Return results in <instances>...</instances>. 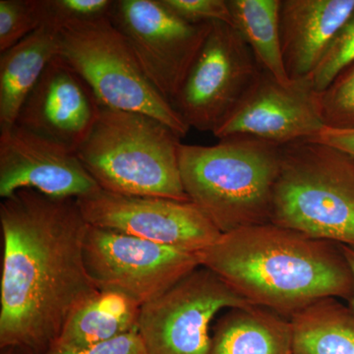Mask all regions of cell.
<instances>
[{
    "mask_svg": "<svg viewBox=\"0 0 354 354\" xmlns=\"http://www.w3.org/2000/svg\"><path fill=\"white\" fill-rule=\"evenodd\" d=\"M342 246V250H344V255H346V259H348L349 266H351V271L353 272L354 278V248L348 246ZM348 306L351 307V310L354 312V292L353 299L348 302Z\"/></svg>",
    "mask_w": 354,
    "mask_h": 354,
    "instance_id": "83f0119b",
    "label": "cell"
},
{
    "mask_svg": "<svg viewBox=\"0 0 354 354\" xmlns=\"http://www.w3.org/2000/svg\"><path fill=\"white\" fill-rule=\"evenodd\" d=\"M281 146L246 135L179 149L184 191L221 234L270 223Z\"/></svg>",
    "mask_w": 354,
    "mask_h": 354,
    "instance_id": "3957f363",
    "label": "cell"
},
{
    "mask_svg": "<svg viewBox=\"0 0 354 354\" xmlns=\"http://www.w3.org/2000/svg\"><path fill=\"white\" fill-rule=\"evenodd\" d=\"M141 307L118 291L99 290L70 314L53 346L82 349L138 330Z\"/></svg>",
    "mask_w": 354,
    "mask_h": 354,
    "instance_id": "ac0fdd59",
    "label": "cell"
},
{
    "mask_svg": "<svg viewBox=\"0 0 354 354\" xmlns=\"http://www.w3.org/2000/svg\"><path fill=\"white\" fill-rule=\"evenodd\" d=\"M248 305L216 274L200 267L142 305L138 332L147 354H209L216 314Z\"/></svg>",
    "mask_w": 354,
    "mask_h": 354,
    "instance_id": "9c48e42d",
    "label": "cell"
},
{
    "mask_svg": "<svg viewBox=\"0 0 354 354\" xmlns=\"http://www.w3.org/2000/svg\"><path fill=\"white\" fill-rule=\"evenodd\" d=\"M270 223L354 248V158L312 140L281 146Z\"/></svg>",
    "mask_w": 354,
    "mask_h": 354,
    "instance_id": "5b68a950",
    "label": "cell"
},
{
    "mask_svg": "<svg viewBox=\"0 0 354 354\" xmlns=\"http://www.w3.org/2000/svg\"><path fill=\"white\" fill-rule=\"evenodd\" d=\"M200 257L248 304L286 318L326 298L353 299V272L342 245L272 223L223 234Z\"/></svg>",
    "mask_w": 354,
    "mask_h": 354,
    "instance_id": "7a4b0ae2",
    "label": "cell"
},
{
    "mask_svg": "<svg viewBox=\"0 0 354 354\" xmlns=\"http://www.w3.org/2000/svg\"><path fill=\"white\" fill-rule=\"evenodd\" d=\"M232 25L250 46L262 68L283 84L286 74L279 36L281 0H227Z\"/></svg>",
    "mask_w": 354,
    "mask_h": 354,
    "instance_id": "ffe728a7",
    "label": "cell"
},
{
    "mask_svg": "<svg viewBox=\"0 0 354 354\" xmlns=\"http://www.w3.org/2000/svg\"><path fill=\"white\" fill-rule=\"evenodd\" d=\"M57 55L82 77L101 106L152 116L181 137L189 131L171 102L148 80L109 18L62 30Z\"/></svg>",
    "mask_w": 354,
    "mask_h": 354,
    "instance_id": "8992f818",
    "label": "cell"
},
{
    "mask_svg": "<svg viewBox=\"0 0 354 354\" xmlns=\"http://www.w3.org/2000/svg\"><path fill=\"white\" fill-rule=\"evenodd\" d=\"M84 259L97 290H114L144 305L201 267L191 252L88 225Z\"/></svg>",
    "mask_w": 354,
    "mask_h": 354,
    "instance_id": "ba28073f",
    "label": "cell"
},
{
    "mask_svg": "<svg viewBox=\"0 0 354 354\" xmlns=\"http://www.w3.org/2000/svg\"><path fill=\"white\" fill-rule=\"evenodd\" d=\"M180 139L152 116L101 106L76 155L102 190L190 201L179 167Z\"/></svg>",
    "mask_w": 354,
    "mask_h": 354,
    "instance_id": "277c9868",
    "label": "cell"
},
{
    "mask_svg": "<svg viewBox=\"0 0 354 354\" xmlns=\"http://www.w3.org/2000/svg\"><path fill=\"white\" fill-rule=\"evenodd\" d=\"M354 11V0H281L279 36L290 81L311 76Z\"/></svg>",
    "mask_w": 354,
    "mask_h": 354,
    "instance_id": "9a60e30c",
    "label": "cell"
},
{
    "mask_svg": "<svg viewBox=\"0 0 354 354\" xmlns=\"http://www.w3.org/2000/svg\"><path fill=\"white\" fill-rule=\"evenodd\" d=\"M43 25L41 0H0V53Z\"/></svg>",
    "mask_w": 354,
    "mask_h": 354,
    "instance_id": "7402d4cb",
    "label": "cell"
},
{
    "mask_svg": "<svg viewBox=\"0 0 354 354\" xmlns=\"http://www.w3.org/2000/svg\"><path fill=\"white\" fill-rule=\"evenodd\" d=\"M354 62V11L342 26L322 62L311 75L318 92L323 93L337 74Z\"/></svg>",
    "mask_w": 354,
    "mask_h": 354,
    "instance_id": "cb8c5ba5",
    "label": "cell"
},
{
    "mask_svg": "<svg viewBox=\"0 0 354 354\" xmlns=\"http://www.w3.org/2000/svg\"><path fill=\"white\" fill-rule=\"evenodd\" d=\"M100 109L90 86L57 55L26 99L15 124L76 153Z\"/></svg>",
    "mask_w": 354,
    "mask_h": 354,
    "instance_id": "5bb4252c",
    "label": "cell"
},
{
    "mask_svg": "<svg viewBox=\"0 0 354 354\" xmlns=\"http://www.w3.org/2000/svg\"><path fill=\"white\" fill-rule=\"evenodd\" d=\"M0 348L44 354L97 292L84 259L88 223L77 199L23 189L0 203Z\"/></svg>",
    "mask_w": 354,
    "mask_h": 354,
    "instance_id": "6da1fadb",
    "label": "cell"
},
{
    "mask_svg": "<svg viewBox=\"0 0 354 354\" xmlns=\"http://www.w3.org/2000/svg\"><path fill=\"white\" fill-rule=\"evenodd\" d=\"M290 321L293 354H354V312L337 298L320 300Z\"/></svg>",
    "mask_w": 354,
    "mask_h": 354,
    "instance_id": "d6986e66",
    "label": "cell"
},
{
    "mask_svg": "<svg viewBox=\"0 0 354 354\" xmlns=\"http://www.w3.org/2000/svg\"><path fill=\"white\" fill-rule=\"evenodd\" d=\"M179 19L192 25L223 22L232 25L227 0H160Z\"/></svg>",
    "mask_w": 354,
    "mask_h": 354,
    "instance_id": "d4e9b609",
    "label": "cell"
},
{
    "mask_svg": "<svg viewBox=\"0 0 354 354\" xmlns=\"http://www.w3.org/2000/svg\"><path fill=\"white\" fill-rule=\"evenodd\" d=\"M23 189L79 199L101 188L75 152L13 124L0 128V197Z\"/></svg>",
    "mask_w": 354,
    "mask_h": 354,
    "instance_id": "4fadbf2b",
    "label": "cell"
},
{
    "mask_svg": "<svg viewBox=\"0 0 354 354\" xmlns=\"http://www.w3.org/2000/svg\"><path fill=\"white\" fill-rule=\"evenodd\" d=\"M321 106L326 127L354 129V62L321 94Z\"/></svg>",
    "mask_w": 354,
    "mask_h": 354,
    "instance_id": "603a6c76",
    "label": "cell"
},
{
    "mask_svg": "<svg viewBox=\"0 0 354 354\" xmlns=\"http://www.w3.org/2000/svg\"><path fill=\"white\" fill-rule=\"evenodd\" d=\"M209 354H293L292 324L255 305L228 309L215 326Z\"/></svg>",
    "mask_w": 354,
    "mask_h": 354,
    "instance_id": "2e32d148",
    "label": "cell"
},
{
    "mask_svg": "<svg viewBox=\"0 0 354 354\" xmlns=\"http://www.w3.org/2000/svg\"><path fill=\"white\" fill-rule=\"evenodd\" d=\"M109 19L127 39L148 80L171 104L213 23L184 22L160 0H115Z\"/></svg>",
    "mask_w": 354,
    "mask_h": 354,
    "instance_id": "30bf717a",
    "label": "cell"
},
{
    "mask_svg": "<svg viewBox=\"0 0 354 354\" xmlns=\"http://www.w3.org/2000/svg\"><path fill=\"white\" fill-rule=\"evenodd\" d=\"M321 94L311 76L283 84L263 70L245 99L214 136L220 140L246 135L279 146L313 140L326 127Z\"/></svg>",
    "mask_w": 354,
    "mask_h": 354,
    "instance_id": "7c38bea8",
    "label": "cell"
},
{
    "mask_svg": "<svg viewBox=\"0 0 354 354\" xmlns=\"http://www.w3.org/2000/svg\"><path fill=\"white\" fill-rule=\"evenodd\" d=\"M44 354H147L138 330L120 335L82 349H66L53 346Z\"/></svg>",
    "mask_w": 354,
    "mask_h": 354,
    "instance_id": "484cf974",
    "label": "cell"
},
{
    "mask_svg": "<svg viewBox=\"0 0 354 354\" xmlns=\"http://www.w3.org/2000/svg\"><path fill=\"white\" fill-rule=\"evenodd\" d=\"M59 32L46 25L0 53V128L15 124L23 104L57 55Z\"/></svg>",
    "mask_w": 354,
    "mask_h": 354,
    "instance_id": "e0dca14e",
    "label": "cell"
},
{
    "mask_svg": "<svg viewBox=\"0 0 354 354\" xmlns=\"http://www.w3.org/2000/svg\"><path fill=\"white\" fill-rule=\"evenodd\" d=\"M113 0H41L43 25L57 32L109 18Z\"/></svg>",
    "mask_w": 354,
    "mask_h": 354,
    "instance_id": "44dd1931",
    "label": "cell"
},
{
    "mask_svg": "<svg viewBox=\"0 0 354 354\" xmlns=\"http://www.w3.org/2000/svg\"><path fill=\"white\" fill-rule=\"evenodd\" d=\"M1 354H32L26 349L20 348H6L1 349Z\"/></svg>",
    "mask_w": 354,
    "mask_h": 354,
    "instance_id": "f1b7e54d",
    "label": "cell"
},
{
    "mask_svg": "<svg viewBox=\"0 0 354 354\" xmlns=\"http://www.w3.org/2000/svg\"><path fill=\"white\" fill-rule=\"evenodd\" d=\"M312 141L333 147L354 158V129L325 127Z\"/></svg>",
    "mask_w": 354,
    "mask_h": 354,
    "instance_id": "4316f807",
    "label": "cell"
},
{
    "mask_svg": "<svg viewBox=\"0 0 354 354\" xmlns=\"http://www.w3.org/2000/svg\"><path fill=\"white\" fill-rule=\"evenodd\" d=\"M77 203L92 227L191 252H201L223 234L191 201L100 189L79 198Z\"/></svg>",
    "mask_w": 354,
    "mask_h": 354,
    "instance_id": "8fae6325",
    "label": "cell"
},
{
    "mask_svg": "<svg viewBox=\"0 0 354 354\" xmlns=\"http://www.w3.org/2000/svg\"><path fill=\"white\" fill-rule=\"evenodd\" d=\"M263 70L234 26L213 23L172 108L188 127L214 134L243 102Z\"/></svg>",
    "mask_w": 354,
    "mask_h": 354,
    "instance_id": "52a82bcc",
    "label": "cell"
}]
</instances>
